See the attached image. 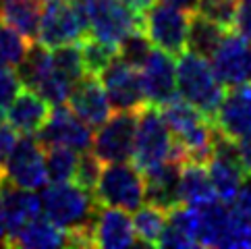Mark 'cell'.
<instances>
[{"label":"cell","instance_id":"obj_6","mask_svg":"<svg viewBox=\"0 0 251 249\" xmlns=\"http://www.w3.org/2000/svg\"><path fill=\"white\" fill-rule=\"evenodd\" d=\"M96 199L100 206H112L127 212H135L146 199V183L137 164L110 162L104 164L96 185Z\"/></svg>","mask_w":251,"mask_h":249},{"label":"cell","instance_id":"obj_28","mask_svg":"<svg viewBox=\"0 0 251 249\" xmlns=\"http://www.w3.org/2000/svg\"><path fill=\"white\" fill-rule=\"evenodd\" d=\"M79 154L73 148L65 146H52L46 148V171H48V183H67L75 179Z\"/></svg>","mask_w":251,"mask_h":249},{"label":"cell","instance_id":"obj_18","mask_svg":"<svg viewBox=\"0 0 251 249\" xmlns=\"http://www.w3.org/2000/svg\"><path fill=\"white\" fill-rule=\"evenodd\" d=\"M181 166L178 160H166L154 166L143 168V183H146V199L156 206L170 210L181 203L178 198V181H181Z\"/></svg>","mask_w":251,"mask_h":249},{"label":"cell","instance_id":"obj_33","mask_svg":"<svg viewBox=\"0 0 251 249\" xmlns=\"http://www.w3.org/2000/svg\"><path fill=\"white\" fill-rule=\"evenodd\" d=\"M239 0H200L195 13L208 17L210 21L222 25L224 29L235 27V15H237Z\"/></svg>","mask_w":251,"mask_h":249},{"label":"cell","instance_id":"obj_43","mask_svg":"<svg viewBox=\"0 0 251 249\" xmlns=\"http://www.w3.org/2000/svg\"><path fill=\"white\" fill-rule=\"evenodd\" d=\"M46 2H54V0H46ZM67 2H77V0H67Z\"/></svg>","mask_w":251,"mask_h":249},{"label":"cell","instance_id":"obj_42","mask_svg":"<svg viewBox=\"0 0 251 249\" xmlns=\"http://www.w3.org/2000/svg\"><path fill=\"white\" fill-rule=\"evenodd\" d=\"M123 2H127L129 6H133L135 11L143 13V11H148V8L156 2V0H123Z\"/></svg>","mask_w":251,"mask_h":249},{"label":"cell","instance_id":"obj_40","mask_svg":"<svg viewBox=\"0 0 251 249\" xmlns=\"http://www.w3.org/2000/svg\"><path fill=\"white\" fill-rule=\"evenodd\" d=\"M162 2H168V4L176 6V8H183V11H187V13H195L200 0H162Z\"/></svg>","mask_w":251,"mask_h":249},{"label":"cell","instance_id":"obj_38","mask_svg":"<svg viewBox=\"0 0 251 249\" xmlns=\"http://www.w3.org/2000/svg\"><path fill=\"white\" fill-rule=\"evenodd\" d=\"M230 206L235 208L237 212H241V214L251 216V173L243 179V185H241L237 198H235V201H232Z\"/></svg>","mask_w":251,"mask_h":249},{"label":"cell","instance_id":"obj_36","mask_svg":"<svg viewBox=\"0 0 251 249\" xmlns=\"http://www.w3.org/2000/svg\"><path fill=\"white\" fill-rule=\"evenodd\" d=\"M19 135L21 133L13 129L11 124H0V183L4 181V174H6V164H8V158H11L13 149L19 141Z\"/></svg>","mask_w":251,"mask_h":249},{"label":"cell","instance_id":"obj_34","mask_svg":"<svg viewBox=\"0 0 251 249\" xmlns=\"http://www.w3.org/2000/svg\"><path fill=\"white\" fill-rule=\"evenodd\" d=\"M102 168H104V162L98 158L94 152H81L79 154V162H77V171H75V183L85 187V189L94 191L96 185H98V179L102 174Z\"/></svg>","mask_w":251,"mask_h":249},{"label":"cell","instance_id":"obj_1","mask_svg":"<svg viewBox=\"0 0 251 249\" xmlns=\"http://www.w3.org/2000/svg\"><path fill=\"white\" fill-rule=\"evenodd\" d=\"M42 212L71 233V247H94L92 226L100 208L96 193L71 183H50L42 189Z\"/></svg>","mask_w":251,"mask_h":249},{"label":"cell","instance_id":"obj_12","mask_svg":"<svg viewBox=\"0 0 251 249\" xmlns=\"http://www.w3.org/2000/svg\"><path fill=\"white\" fill-rule=\"evenodd\" d=\"M6 183H13L23 189H44L48 183L46 152L33 135H21L6 164Z\"/></svg>","mask_w":251,"mask_h":249},{"label":"cell","instance_id":"obj_23","mask_svg":"<svg viewBox=\"0 0 251 249\" xmlns=\"http://www.w3.org/2000/svg\"><path fill=\"white\" fill-rule=\"evenodd\" d=\"M42 11V0H2L0 2V21L11 25L23 38L33 42L38 38Z\"/></svg>","mask_w":251,"mask_h":249},{"label":"cell","instance_id":"obj_21","mask_svg":"<svg viewBox=\"0 0 251 249\" xmlns=\"http://www.w3.org/2000/svg\"><path fill=\"white\" fill-rule=\"evenodd\" d=\"M65 245H71V233L44 216H38L31 222H27L13 237H8L6 241V247H25V249H50Z\"/></svg>","mask_w":251,"mask_h":249},{"label":"cell","instance_id":"obj_37","mask_svg":"<svg viewBox=\"0 0 251 249\" xmlns=\"http://www.w3.org/2000/svg\"><path fill=\"white\" fill-rule=\"evenodd\" d=\"M232 29L251 42V0H239L237 15H235V27Z\"/></svg>","mask_w":251,"mask_h":249},{"label":"cell","instance_id":"obj_24","mask_svg":"<svg viewBox=\"0 0 251 249\" xmlns=\"http://www.w3.org/2000/svg\"><path fill=\"white\" fill-rule=\"evenodd\" d=\"M178 198L187 206H200V203L216 199L208 166L200 162H183L181 181H178Z\"/></svg>","mask_w":251,"mask_h":249},{"label":"cell","instance_id":"obj_2","mask_svg":"<svg viewBox=\"0 0 251 249\" xmlns=\"http://www.w3.org/2000/svg\"><path fill=\"white\" fill-rule=\"evenodd\" d=\"M160 112L175 135L181 162L208 164L214 152V135H216L214 121H210L181 96L160 106Z\"/></svg>","mask_w":251,"mask_h":249},{"label":"cell","instance_id":"obj_25","mask_svg":"<svg viewBox=\"0 0 251 249\" xmlns=\"http://www.w3.org/2000/svg\"><path fill=\"white\" fill-rule=\"evenodd\" d=\"M226 31L228 29H224L222 25L210 21L208 17L193 13L189 21V31H187V50L210 58Z\"/></svg>","mask_w":251,"mask_h":249},{"label":"cell","instance_id":"obj_31","mask_svg":"<svg viewBox=\"0 0 251 249\" xmlns=\"http://www.w3.org/2000/svg\"><path fill=\"white\" fill-rule=\"evenodd\" d=\"M50 50H52V62H54V69L60 71L65 77H69L73 83H77L79 79L87 73L79 42L77 44H67V46H58V48H50Z\"/></svg>","mask_w":251,"mask_h":249},{"label":"cell","instance_id":"obj_27","mask_svg":"<svg viewBox=\"0 0 251 249\" xmlns=\"http://www.w3.org/2000/svg\"><path fill=\"white\" fill-rule=\"evenodd\" d=\"M54 62H52V50L46 48L44 44H38V46H29L27 54L21 60V65L17 67V73H19L23 85L27 90H35L40 85V81L46 77Z\"/></svg>","mask_w":251,"mask_h":249},{"label":"cell","instance_id":"obj_30","mask_svg":"<svg viewBox=\"0 0 251 249\" xmlns=\"http://www.w3.org/2000/svg\"><path fill=\"white\" fill-rule=\"evenodd\" d=\"M81 46V54H83V62H85V71L87 73H94V75H100L102 71L110 65V62L116 58L119 50L112 44H106L98 38H83L79 42Z\"/></svg>","mask_w":251,"mask_h":249},{"label":"cell","instance_id":"obj_29","mask_svg":"<svg viewBox=\"0 0 251 249\" xmlns=\"http://www.w3.org/2000/svg\"><path fill=\"white\" fill-rule=\"evenodd\" d=\"M33 42L0 21V67H19Z\"/></svg>","mask_w":251,"mask_h":249},{"label":"cell","instance_id":"obj_7","mask_svg":"<svg viewBox=\"0 0 251 249\" xmlns=\"http://www.w3.org/2000/svg\"><path fill=\"white\" fill-rule=\"evenodd\" d=\"M89 35L87 15L83 2H67V0H54L48 2L42 11L38 40L46 48H58L67 44H77Z\"/></svg>","mask_w":251,"mask_h":249},{"label":"cell","instance_id":"obj_35","mask_svg":"<svg viewBox=\"0 0 251 249\" xmlns=\"http://www.w3.org/2000/svg\"><path fill=\"white\" fill-rule=\"evenodd\" d=\"M23 81L17 69L13 67H0V114H4L6 108L13 104V100L23 90Z\"/></svg>","mask_w":251,"mask_h":249},{"label":"cell","instance_id":"obj_9","mask_svg":"<svg viewBox=\"0 0 251 249\" xmlns=\"http://www.w3.org/2000/svg\"><path fill=\"white\" fill-rule=\"evenodd\" d=\"M137 112L116 110V114H110L98 127V133L94 135L92 152L104 164L133 160V146H135V133H137Z\"/></svg>","mask_w":251,"mask_h":249},{"label":"cell","instance_id":"obj_20","mask_svg":"<svg viewBox=\"0 0 251 249\" xmlns=\"http://www.w3.org/2000/svg\"><path fill=\"white\" fill-rule=\"evenodd\" d=\"M52 106L33 90H21L13 104L6 108V123L21 135H35L46 123Z\"/></svg>","mask_w":251,"mask_h":249},{"label":"cell","instance_id":"obj_32","mask_svg":"<svg viewBox=\"0 0 251 249\" xmlns=\"http://www.w3.org/2000/svg\"><path fill=\"white\" fill-rule=\"evenodd\" d=\"M151 48L154 46H151V42H150V38L146 35L143 29L129 33L127 38L116 46V50H119V58H123L125 62H129V65H133V67H139V69H141L143 62H146Z\"/></svg>","mask_w":251,"mask_h":249},{"label":"cell","instance_id":"obj_14","mask_svg":"<svg viewBox=\"0 0 251 249\" xmlns=\"http://www.w3.org/2000/svg\"><path fill=\"white\" fill-rule=\"evenodd\" d=\"M143 87H146L148 104L164 106L178 96L176 90V60L173 54L160 48H151L146 62L141 65Z\"/></svg>","mask_w":251,"mask_h":249},{"label":"cell","instance_id":"obj_13","mask_svg":"<svg viewBox=\"0 0 251 249\" xmlns=\"http://www.w3.org/2000/svg\"><path fill=\"white\" fill-rule=\"evenodd\" d=\"M210 65L224 87L251 83V46L237 31H226L210 56Z\"/></svg>","mask_w":251,"mask_h":249},{"label":"cell","instance_id":"obj_15","mask_svg":"<svg viewBox=\"0 0 251 249\" xmlns=\"http://www.w3.org/2000/svg\"><path fill=\"white\" fill-rule=\"evenodd\" d=\"M69 106L89 127H96V129L100 127V124L110 117V110H112L108 94L104 90L100 75L85 73L79 79L69 96Z\"/></svg>","mask_w":251,"mask_h":249},{"label":"cell","instance_id":"obj_19","mask_svg":"<svg viewBox=\"0 0 251 249\" xmlns=\"http://www.w3.org/2000/svg\"><path fill=\"white\" fill-rule=\"evenodd\" d=\"M0 193H2V208L6 220V233L13 237L17 230L23 228L33 218L42 216V198L33 189H23L13 183H0ZM8 241V239H6Z\"/></svg>","mask_w":251,"mask_h":249},{"label":"cell","instance_id":"obj_16","mask_svg":"<svg viewBox=\"0 0 251 249\" xmlns=\"http://www.w3.org/2000/svg\"><path fill=\"white\" fill-rule=\"evenodd\" d=\"M92 241L94 247L104 249H125L137 245L135 226L133 218L127 214V210L112 208V206H100L92 226Z\"/></svg>","mask_w":251,"mask_h":249},{"label":"cell","instance_id":"obj_39","mask_svg":"<svg viewBox=\"0 0 251 249\" xmlns=\"http://www.w3.org/2000/svg\"><path fill=\"white\" fill-rule=\"evenodd\" d=\"M237 148H239V158H241V166H243L245 174L251 173V133L237 139Z\"/></svg>","mask_w":251,"mask_h":249},{"label":"cell","instance_id":"obj_22","mask_svg":"<svg viewBox=\"0 0 251 249\" xmlns=\"http://www.w3.org/2000/svg\"><path fill=\"white\" fill-rule=\"evenodd\" d=\"M200 245L197 239V214L193 206L178 203L170 208L166 214V224L160 235L158 247H176V249H189Z\"/></svg>","mask_w":251,"mask_h":249},{"label":"cell","instance_id":"obj_26","mask_svg":"<svg viewBox=\"0 0 251 249\" xmlns=\"http://www.w3.org/2000/svg\"><path fill=\"white\" fill-rule=\"evenodd\" d=\"M166 214L168 210L156 206V203H141V206L133 212V226H135L137 241L141 245H151L158 247L160 235L166 224Z\"/></svg>","mask_w":251,"mask_h":249},{"label":"cell","instance_id":"obj_44","mask_svg":"<svg viewBox=\"0 0 251 249\" xmlns=\"http://www.w3.org/2000/svg\"><path fill=\"white\" fill-rule=\"evenodd\" d=\"M0 2H2V0H0Z\"/></svg>","mask_w":251,"mask_h":249},{"label":"cell","instance_id":"obj_11","mask_svg":"<svg viewBox=\"0 0 251 249\" xmlns=\"http://www.w3.org/2000/svg\"><path fill=\"white\" fill-rule=\"evenodd\" d=\"M35 137L44 146V149L52 146H65V148L77 149V152H87L94 144L92 127L85 121L79 119L71 110V106H65V104L52 106L46 123L35 133Z\"/></svg>","mask_w":251,"mask_h":249},{"label":"cell","instance_id":"obj_4","mask_svg":"<svg viewBox=\"0 0 251 249\" xmlns=\"http://www.w3.org/2000/svg\"><path fill=\"white\" fill-rule=\"evenodd\" d=\"M166 160H178V146L175 135L166 124L162 112L158 106L146 104L137 112V133L135 146H133V164L139 166V171L148 166H154Z\"/></svg>","mask_w":251,"mask_h":249},{"label":"cell","instance_id":"obj_5","mask_svg":"<svg viewBox=\"0 0 251 249\" xmlns=\"http://www.w3.org/2000/svg\"><path fill=\"white\" fill-rule=\"evenodd\" d=\"M81 2L87 15L89 35L106 44L119 46L129 33L143 29V13L135 11L123 0H81Z\"/></svg>","mask_w":251,"mask_h":249},{"label":"cell","instance_id":"obj_10","mask_svg":"<svg viewBox=\"0 0 251 249\" xmlns=\"http://www.w3.org/2000/svg\"><path fill=\"white\" fill-rule=\"evenodd\" d=\"M100 79L114 110L137 112L148 104L141 69L125 62L123 58H119V54L100 73Z\"/></svg>","mask_w":251,"mask_h":249},{"label":"cell","instance_id":"obj_8","mask_svg":"<svg viewBox=\"0 0 251 249\" xmlns=\"http://www.w3.org/2000/svg\"><path fill=\"white\" fill-rule=\"evenodd\" d=\"M191 13L176 8L168 2H154L143 11V31L151 46L178 56L187 50V31H189Z\"/></svg>","mask_w":251,"mask_h":249},{"label":"cell","instance_id":"obj_17","mask_svg":"<svg viewBox=\"0 0 251 249\" xmlns=\"http://www.w3.org/2000/svg\"><path fill=\"white\" fill-rule=\"evenodd\" d=\"M214 124L232 139L251 133V83H243L224 94Z\"/></svg>","mask_w":251,"mask_h":249},{"label":"cell","instance_id":"obj_41","mask_svg":"<svg viewBox=\"0 0 251 249\" xmlns=\"http://www.w3.org/2000/svg\"><path fill=\"white\" fill-rule=\"evenodd\" d=\"M6 220H4V208H2V193H0V245H6Z\"/></svg>","mask_w":251,"mask_h":249},{"label":"cell","instance_id":"obj_3","mask_svg":"<svg viewBox=\"0 0 251 249\" xmlns=\"http://www.w3.org/2000/svg\"><path fill=\"white\" fill-rule=\"evenodd\" d=\"M176 90L178 96L193 104L210 121L216 119L224 100V83L216 77L210 58L185 50L176 60Z\"/></svg>","mask_w":251,"mask_h":249}]
</instances>
